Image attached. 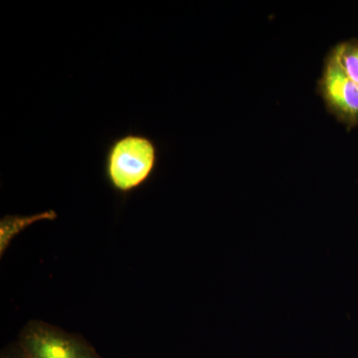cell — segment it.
<instances>
[{"mask_svg": "<svg viewBox=\"0 0 358 358\" xmlns=\"http://www.w3.org/2000/svg\"><path fill=\"white\" fill-rule=\"evenodd\" d=\"M159 150L148 134L129 131L110 141L103 159V173L115 192L129 194L154 176Z\"/></svg>", "mask_w": 358, "mask_h": 358, "instance_id": "cell-1", "label": "cell"}, {"mask_svg": "<svg viewBox=\"0 0 358 358\" xmlns=\"http://www.w3.org/2000/svg\"><path fill=\"white\" fill-rule=\"evenodd\" d=\"M18 345L28 358H103L82 336L39 320L23 327Z\"/></svg>", "mask_w": 358, "mask_h": 358, "instance_id": "cell-2", "label": "cell"}, {"mask_svg": "<svg viewBox=\"0 0 358 358\" xmlns=\"http://www.w3.org/2000/svg\"><path fill=\"white\" fill-rule=\"evenodd\" d=\"M317 91L327 109L348 128L358 124V85L327 56Z\"/></svg>", "mask_w": 358, "mask_h": 358, "instance_id": "cell-3", "label": "cell"}, {"mask_svg": "<svg viewBox=\"0 0 358 358\" xmlns=\"http://www.w3.org/2000/svg\"><path fill=\"white\" fill-rule=\"evenodd\" d=\"M329 55L346 76L358 85V41L350 40L341 42L334 47Z\"/></svg>", "mask_w": 358, "mask_h": 358, "instance_id": "cell-4", "label": "cell"}, {"mask_svg": "<svg viewBox=\"0 0 358 358\" xmlns=\"http://www.w3.org/2000/svg\"><path fill=\"white\" fill-rule=\"evenodd\" d=\"M56 214L53 211L46 212V213L38 214V215L29 216V217H15V216H6L1 220V254L6 251L9 242L13 239L20 231L25 228L30 224L36 222V221L43 220V219L55 218Z\"/></svg>", "mask_w": 358, "mask_h": 358, "instance_id": "cell-5", "label": "cell"}, {"mask_svg": "<svg viewBox=\"0 0 358 358\" xmlns=\"http://www.w3.org/2000/svg\"><path fill=\"white\" fill-rule=\"evenodd\" d=\"M1 358H28L26 357L23 350H21L20 345H13L10 346V348H6V350H3L2 352Z\"/></svg>", "mask_w": 358, "mask_h": 358, "instance_id": "cell-6", "label": "cell"}]
</instances>
